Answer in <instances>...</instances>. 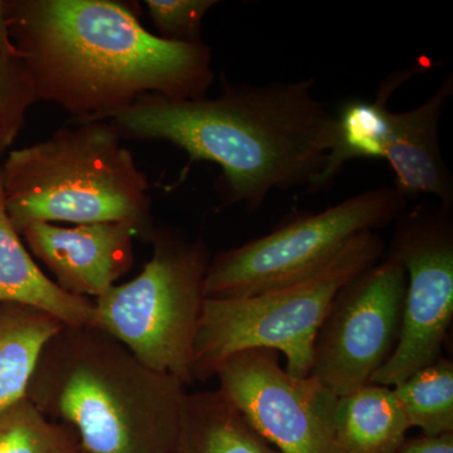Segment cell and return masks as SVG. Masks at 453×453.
Instances as JSON below:
<instances>
[{
	"label": "cell",
	"instance_id": "obj_7",
	"mask_svg": "<svg viewBox=\"0 0 453 453\" xmlns=\"http://www.w3.org/2000/svg\"><path fill=\"white\" fill-rule=\"evenodd\" d=\"M405 205L395 187H380L319 213L296 214L270 234L211 257L205 299L253 296L314 275L357 235L395 222Z\"/></svg>",
	"mask_w": 453,
	"mask_h": 453
},
{
	"label": "cell",
	"instance_id": "obj_8",
	"mask_svg": "<svg viewBox=\"0 0 453 453\" xmlns=\"http://www.w3.org/2000/svg\"><path fill=\"white\" fill-rule=\"evenodd\" d=\"M453 208L419 203L395 222L389 256L407 277L401 333L371 383L395 387L442 356L453 316Z\"/></svg>",
	"mask_w": 453,
	"mask_h": 453
},
{
	"label": "cell",
	"instance_id": "obj_9",
	"mask_svg": "<svg viewBox=\"0 0 453 453\" xmlns=\"http://www.w3.org/2000/svg\"><path fill=\"white\" fill-rule=\"evenodd\" d=\"M405 288L404 268L389 255L348 282L316 335L309 377L338 396L371 383L398 342Z\"/></svg>",
	"mask_w": 453,
	"mask_h": 453
},
{
	"label": "cell",
	"instance_id": "obj_15",
	"mask_svg": "<svg viewBox=\"0 0 453 453\" xmlns=\"http://www.w3.org/2000/svg\"><path fill=\"white\" fill-rule=\"evenodd\" d=\"M335 422L345 453H395L412 428L395 389L374 383L339 396Z\"/></svg>",
	"mask_w": 453,
	"mask_h": 453
},
{
	"label": "cell",
	"instance_id": "obj_3",
	"mask_svg": "<svg viewBox=\"0 0 453 453\" xmlns=\"http://www.w3.org/2000/svg\"><path fill=\"white\" fill-rule=\"evenodd\" d=\"M187 393L96 327L64 325L43 348L27 396L86 453H173Z\"/></svg>",
	"mask_w": 453,
	"mask_h": 453
},
{
	"label": "cell",
	"instance_id": "obj_6",
	"mask_svg": "<svg viewBox=\"0 0 453 453\" xmlns=\"http://www.w3.org/2000/svg\"><path fill=\"white\" fill-rule=\"evenodd\" d=\"M153 255L138 276L95 300L94 327L142 365L192 384L193 353L211 252L202 238L157 226Z\"/></svg>",
	"mask_w": 453,
	"mask_h": 453
},
{
	"label": "cell",
	"instance_id": "obj_14",
	"mask_svg": "<svg viewBox=\"0 0 453 453\" xmlns=\"http://www.w3.org/2000/svg\"><path fill=\"white\" fill-rule=\"evenodd\" d=\"M173 453H281L217 390L187 393Z\"/></svg>",
	"mask_w": 453,
	"mask_h": 453
},
{
	"label": "cell",
	"instance_id": "obj_10",
	"mask_svg": "<svg viewBox=\"0 0 453 453\" xmlns=\"http://www.w3.org/2000/svg\"><path fill=\"white\" fill-rule=\"evenodd\" d=\"M270 349H250L217 368L219 390L281 453H345L336 434L339 396L311 377H295Z\"/></svg>",
	"mask_w": 453,
	"mask_h": 453
},
{
	"label": "cell",
	"instance_id": "obj_1",
	"mask_svg": "<svg viewBox=\"0 0 453 453\" xmlns=\"http://www.w3.org/2000/svg\"><path fill=\"white\" fill-rule=\"evenodd\" d=\"M5 11L35 101L70 122L109 120L146 96L199 100L214 81L210 47L149 32L136 3L5 0Z\"/></svg>",
	"mask_w": 453,
	"mask_h": 453
},
{
	"label": "cell",
	"instance_id": "obj_4",
	"mask_svg": "<svg viewBox=\"0 0 453 453\" xmlns=\"http://www.w3.org/2000/svg\"><path fill=\"white\" fill-rule=\"evenodd\" d=\"M0 165L18 234L33 223H127L150 243L157 228L150 184L111 122H68L49 139L11 151Z\"/></svg>",
	"mask_w": 453,
	"mask_h": 453
},
{
	"label": "cell",
	"instance_id": "obj_18",
	"mask_svg": "<svg viewBox=\"0 0 453 453\" xmlns=\"http://www.w3.org/2000/svg\"><path fill=\"white\" fill-rule=\"evenodd\" d=\"M0 453H86L76 434L28 396L0 411Z\"/></svg>",
	"mask_w": 453,
	"mask_h": 453
},
{
	"label": "cell",
	"instance_id": "obj_17",
	"mask_svg": "<svg viewBox=\"0 0 453 453\" xmlns=\"http://www.w3.org/2000/svg\"><path fill=\"white\" fill-rule=\"evenodd\" d=\"M392 388L411 427L428 437L453 434L452 360L441 357Z\"/></svg>",
	"mask_w": 453,
	"mask_h": 453
},
{
	"label": "cell",
	"instance_id": "obj_16",
	"mask_svg": "<svg viewBox=\"0 0 453 453\" xmlns=\"http://www.w3.org/2000/svg\"><path fill=\"white\" fill-rule=\"evenodd\" d=\"M64 325L41 310L0 303V411L27 396L43 348Z\"/></svg>",
	"mask_w": 453,
	"mask_h": 453
},
{
	"label": "cell",
	"instance_id": "obj_12",
	"mask_svg": "<svg viewBox=\"0 0 453 453\" xmlns=\"http://www.w3.org/2000/svg\"><path fill=\"white\" fill-rule=\"evenodd\" d=\"M19 234L62 290L94 301L129 273L135 261L134 240L139 238L127 223H33Z\"/></svg>",
	"mask_w": 453,
	"mask_h": 453
},
{
	"label": "cell",
	"instance_id": "obj_20",
	"mask_svg": "<svg viewBox=\"0 0 453 453\" xmlns=\"http://www.w3.org/2000/svg\"><path fill=\"white\" fill-rule=\"evenodd\" d=\"M159 37L178 43H202V23L216 0H145Z\"/></svg>",
	"mask_w": 453,
	"mask_h": 453
},
{
	"label": "cell",
	"instance_id": "obj_13",
	"mask_svg": "<svg viewBox=\"0 0 453 453\" xmlns=\"http://www.w3.org/2000/svg\"><path fill=\"white\" fill-rule=\"evenodd\" d=\"M0 303L29 306L68 326L94 327L95 301L74 296L50 279L14 228L5 207L0 165Z\"/></svg>",
	"mask_w": 453,
	"mask_h": 453
},
{
	"label": "cell",
	"instance_id": "obj_11",
	"mask_svg": "<svg viewBox=\"0 0 453 453\" xmlns=\"http://www.w3.org/2000/svg\"><path fill=\"white\" fill-rule=\"evenodd\" d=\"M403 73L390 74L381 83L375 101H363L356 119L359 159H384L395 174V188L405 199L431 196L453 208V177L441 153L440 120L453 95V77L447 74L422 105L392 112L387 106Z\"/></svg>",
	"mask_w": 453,
	"mask_h": 453
},
{
	"label": "cell",
	"instance_id": "obj_2",
	"mask_svg": "<svg viewBox=\"0 0 453 453\" xmlns=\"http://www.w3.org/2000/svg\"><path fill=\"white\" fill-rule=\"evenodd\" d=\"M315 79L223 82L199 100L140 98L109 120L122 140L165 142L222 173L223 205L258 211L273 190H310L338 140V118L314 95Z\"/></svg>",
	"mask_w": 453,
	"mask_h": 453
},
{
	"label": "cell",
	"instance_id": "obj_19",
	"mask_svg": "<svg viewBox=\"0 0 453 453\" xmlns=\"http://www.w3.org/2000/svg\"><path fill=\"white\" fill-rule=\"evenodd\" d=\"M35 101L31 82L18 57L0 53V157L14 144Z\"/></svg>",
	"mask_w": 453,
	"mask_h": 453
},
{
	"label": "cell",
	"instance_id": "obj_22",
	"mask_svg": "<svg viewBox=\"0 0 453 453\" xmlns=\"http://www.w3.org/2000/svg\"><path fill=\"white\" fill-rule=\"evenodd\" d=\"M0 53L5 57H17L16 49L9 35L5 0H0Z\"/></svg>",
	"mask_w": 453,
	"mask_h": 453
},
{
	"label": "cell",
	"instance_id": "obj_5",
	"mask_svg": "<svg viewBox=\"0 0 453 453\" xmlns=\"http://www.w3.org/2000/svg\"><path fill=\"white\" fill-rule=\"evenodd\" d=\"M374 231L357 235L314 275L240 299H205L193 353V381H205L235 353L270 349L286 359V372L309 377L316 335L334 297L383 256Z\"/></svg>",
	"mask_w": 453,
	"mask_h": 453
},
{
	"label": "cell",
	"instance_id": "obj_21",
	"mask_svg": "<svg viewBox=\"0 0 453 453\" xmlns=\"http://www.w3.org/2000/svg\"><path fill=\"white\" fill-rule=\"evenodd\" d=\"M395 453H453V434L407 438Z\"/></svg>",
	"mask_w": 453,
	"mask_h": 453
}]
</instances>
